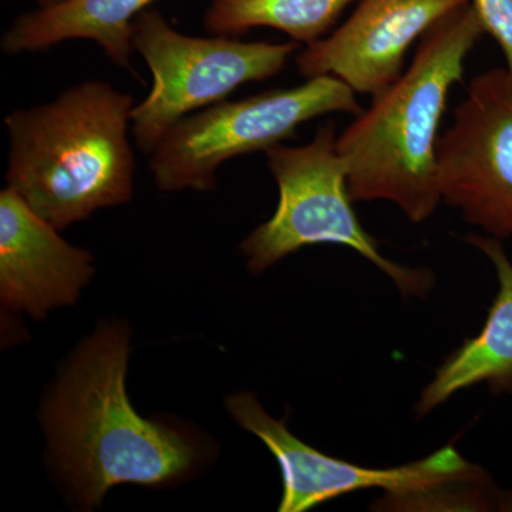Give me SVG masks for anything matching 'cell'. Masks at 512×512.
I'll return each mask as SVG.
<instances>
[{
    "label": "cell",
    "mask_w": 512,
    "mask_h": 512,
    "mask_svg": "<svg viewBox=\"0 0 512 512\" xmlns=\"http://www.w3.org/2000/svg\"><path fill=\"white\" fill-rule=\"evenodd\" d=\"M483 35L473 3L448 13L420 37L409 69L339 134L353 202H393L414 224L436 212L443 201L437 143L448 93Z\"/></svg>",
    "instance_id": "cell-1"
},
{
    "label": "cell",
    "mask_w": 512,
    "mask_h": 512,
    "mask_svg": "<svg viewBox=\"0 0 512 512\" xmlns=\"http://www.w3.org/2000/svg\"><path fill=\"white\" fill-rule=\"evenodd\" d=\"M128 355L123 326L97 330L64 370L43 414L52 456L84 507L100 505L114 485L173 483L198 457L183 434L134 410Z\"/></svg>",
    "instance_id": "cell-2"
},
{
    "label": "cell",
    "mask_w": 512,
    "mask_h": 512,
    "mask_svg": "<svg viewBox=\"0 0 512 512\" xmlns=\"http://www.w3.org/2000/svg\"><path fill=\"white\" fill-rule=\"evenodd\" d=\"M134 106L130 94L89 80L8 114L6 188L59 231L127 204L136 173L128 138Z\"/></svg>",
    "instance_id": "cell-3"
},
{
    "label": "cell",
    "mask_w": 512,
    "mask_h": 512,
    "mask_svg": "<svg viewBox=\"0 0 512 512\" xmlns=\"http://www.w3.org/2000/svg\"><path fill=\"white\" fill-rule=\"evenodd\" d=\"M336 141V126L329 120L305 146L276 144L264 151L278 185L279 202L271 220L242 242L249 271L261 274L311 245H342L389 276L404 298H426L436 282L433 272L390 261L360 224L349 194L348 167Z\"/></svg>",
    "instance_id": "cell-4"
},
{
    "label": "cell",
    "mask_w": 512,
    "mask_h": 512,
    "mask_svg": "<svg viewBox=\"0 0 512 512\" xmlns=\"http://www.w3.org/2000/svg\"><path fill=\"white\" fill-rule=\"evenodd\" d=\"M227 409L232 419L258 437L278 461L284 478L279 512L309 511L372 488L384 491V497L372 504L373 511H447L470 481L487 474L451 444L404 466H360L328 456L293 436L285 421L272 419L254 394L229 397Z\"/></svg>",
    "instance_id": "cell-5"
},
{
    "label": "cell",
    "mask_w": 512,
    "mask_h": 512,
    "mask_svg": "<svg viewBox=\"0 0 512 512\" xmlns=\"http://www.w3.org/2000/svg\"><path fill=\"white\" fill-rule=\"evenodd\" d=\"M355 92L335 76L217 103L175 124L154 148L150 170L158 190H214L217 170L231 158L282 144L306 121L332 113L356 117Z\"/></svg>",
    "instance_id": "cell-6"
},
{
    "label": "cell",
    "mask_w": 512,
    "mask_h": 512,
    "mask_svg": "<svg viewBox=\"0 0 512 512\" xmlns=\"http://www.w3.org/2000/svg\"><path fill=\"white\" fill-rule=\"evenodd\" d=\"M131 43L153 74L150 93L131 111V134L146 154L192 111L221 103L242 84L281 73L299 47L184 35L153 10L134 20Z\"/></svg>",
    "instance_id": "cell-7"
},
{
    "label": "cell",
    "mask_w": 512,
    "mask_h": 512,
    "mask_svg": "<svg viewBox=\"0 0 512 512\" xmlns=\"http://www.w3.org/2000/svg\"><path fill=\"white\" fill-rule=\"evenodd\" d=\"M441 198L485 235L512 238V73L478 74L437 143Z\"/></svg>",
    "instance_id": "cell-8"
},
{
    "label": "cell",
    "mask_w": 512,
    "mask_h": 512,
    "mask_svg": "<svg viewBox=\"0 0 512 512\" xmlns=\"http://www.w3.org/2000/svg\"><path fill=\"white\" fill-rule=\"evenodd\" d=\"M470 0H362L332 35L296 56L305 79L335 76L355 93L376 96L404 72L406 53L441 18Z\"/></svg>",
    "instance_id": "cell-9"
},
{
    "label": "cell",
    "mask_w": 512,
    "mask_h": 512,
    "mask_svg": "<svg viewBox=\"0 0 512 512\" xmlns=\"http://www.w3.org/2000/svg\"><path fill=\"white\" fill-rule=\"evenodd\" d=\"M94 274L93 255L73 247L10 188L0 192V296L3 305L45 318L73 305Z\"/></svg>",
    "instance_id": "cell-10"
},
{
    "label": "cell",
    "mask_w": 512,
    "mask_h": 512,
    "mask_svg": "<svg viewBox=\"0 0 512 512\" xmlns=\"http://www.w3.org/2000/svg\"><path fill=\"white\" fill-rule=\"evenodd\" d=\"M466 242L490 259L498 292L481 332L464 340L424 387L414 406L417 417L427 416L460 390L477 384H488L494 394L512 393V262L500 239L470 234Z\"/></svg>",
    "instance_id": "cell-11"
},
{
    "label": "cell",
    "mask_w": 512,
    "mask_h": 512,
    "mask_svg": "<svg viewBox=\"0 0 512 512\" xmlns=\"http://www.w3.org/2000/svg\"><path fill=\"white\" fill-rule=\"evenodd\" d=\"M153 0H64L26 13L2 37L3 53L40 52L67 40H93L116 66L130 69L133 22Z\"/></svg>",
    "instance_id": "cell-12"
},
{
    "label": "cell",
    "mask_w": 512,
    "mask_h": 512,
    "mask_svg": "<svg viewBox=\"0 0 512 512\" xmlns=\"http://www.w3.org/2000/svg\"><path fill=\"white\" fill-rule=\"evenodd\" d=\"M353 0H214L205 15L212 35L272 28L308 46L322 39Z\"/></svg>",
    "instance_id": "cell-13"
},
{
    "label": "cell",
    "mask_w": 512,
    "mask_h": 512,
    "mask_svg": "<svg viewBox=\"0 0 512 512\" xmlns=\"http://www.w3.org/2000/svg\"><path fill=\"white\" fill-rule=\"evenodd\" d=\"M487 35L503 50L512 73V0H470Z\"/></svg>",
    "instance_id": "cell-14"
},
{
    "label": "cell",
    "mask_w": 512,
    "mask_h": 512,
    "mask_svg": "<svg viewBox=\"0 0 512 512\" xmlns=\"http://www.w3.org/2000/svg\"><path fill=\"white\" fill-rule=\"evenodd\" d=\"M40 3V8H45V6H53L57 5V3H62L64 0H37Z\"/></svg>",
    "instance_id": "cell-15"
}]
</instances>
